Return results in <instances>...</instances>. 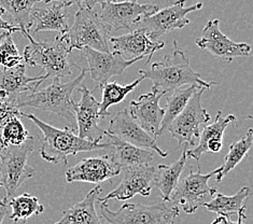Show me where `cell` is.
<instances>
[{"label": "cell", "mask_w": 253, "mask_h": 224, "mask_svg": "<svg viewBox=\"0 0 253 224\" xmlns=\"http://www.w3.org/2000/svg\"><path fill=\"white\" fill-rule=\"evenodd\" d=\"M143 79L152 81V90L156 93L170 94L182 89L184 86H193L198 89H210L216 82H207L198 72L190 66L188 54L180 50L177 41L173 42V49L163 57L161 62L153 63L148 70H139Z\"/></svg>", "instance_id": "obj_1"}, {"label": "cell", "mask_w": 253, "mask_h": 224, "mask_svg": "<svg viewBox=\"0 0 253 224\" xmlns=\"http://www.w3.org/2000/svg\"><path fill=\"white\" fill-rule=\"evenodd\" d=\"M86 75L87 69L81 68L80 75L68 82H62L59 78H53L52 83L45 89L21 95L15 102V107L19 110L22 108H34L55 113L66 121L71 131L76 132L77 104L72 99V93L86 78Z\"/></svg>", "instance_id": "obj_2"}, {"label": "cell", "mask_w": 253, "mask_h": 224, "mask_svg": "<svg viewBox=\"0 0 253 224\" xmlns=\"http://www.w3.org/2000/svg\"><path fill=\"white\" fill-rule=\"evenodd\" d=\"M20 116L31 120L41 131L40 155L44 161L53 163V164H59L62 162L64 164H67L69 155L108 149L109 147L108 142H94L82 139L70 129H56L41 121L34 114L20 112Z\"/></svg>", "instance_id": "obj_3"}, {"label": "cell", "mask_w": 253, "mask_h": 224, "mask_svg": "<svg viewBox=\"0 0 253 224\" xmlns=\"http://www.w3.org/2000/svg\"><path fill=\"white\" fill-rule=\"evenodd\" d=\"M24 37L31 42L24 49V62L33 67L42 68L47 78L69 77L74 72L72 68L81 69L71 62V50L63 35H58L52 41H36L29 33Z\"/></svg>", "instance_id": "obj_4"}, {"label": "cell", "mask_w": 253, "mask_h": 224, "mask_svg": "<svg viewBox=\"0 0 253 224\" xmlns=\"http://www.w3.org/2000/svg\"><path fill=\"white\" fill-rule=\"evenodd\" d=\"M110 32L102 23L95 9L81 7L75 14L74 22L63 37L69 49L81 50L89 47L96 51L109 53Z\"/></svg>", "instance_id": "obj_5"}, {"label": "cell", "mask_w": 253, "mask_h": 224, "mask_svg": "<svg viewBox=\"0 0 253 224\" xmlns=\"http://www.w3.org/2000/svg\"><path fill=\"white\" fill-rule=\"evenodd\" d=\"M100 214L109 224H174L180 210L164 201L153 205L127 203L116 211L109 209L108 203H100Z\"/></svg>", "instance_id": "obj_6"}, {"label": "cell", "mask_w": 253, "mask_h": 224, "mask_svg": "<svg viewBox=\"0 0 253 224\" xmlns=\"http://www.w3.org/2000/svg\"><path fill=\"white\" fill-rule=\"evenodd\" d=\"M35 146L34 137L29 136L21 146L5 147L0 155V186L5 190L4 198L15 196L19 187L36 174L35 168L28 164V157Z\"/></svg>", "instance_id": "obj_7"}, {"label": "cell", "mask_w": 253, "mask_h": 224, "mask_svg": "<svg viewBox=\"0 0 253 224\" xmlns=\"http://www.w3.org/2000/svg\"><path fill=\"white\" fill-rule=\"evenodd\" d=\"M206 89H201L192 96L183 111L172 121L167 131L178 141V146L195 148L200 140L201 127L208 124L211 117L202 106V95Z\"/></svg>", "instance_id": "obj_8"}, {"label": "cell", "mask_w": 253, "mask_h": 224, "mask_svg": "<svg viewBox=\"0 0 253 224\" xmlns=\"http://www.w3.org/2000/svg\"><path fill=\"white\" fill-rule=\"evenodd\" d=\"M221 167L214 169L209 174H202L201 166L198 165V172L194 173L190 168L189 175L179 180L177 186L172 191L169 202L176 206L182 207L185 214L192 215L203 206L207 197L212 198L216 191L215 187L209 186L208 181L212 176L219 174Z\"/></svg>", "instance_id": "obj_9"}, {"label": "cell", "mask_w": 253, "mask_h": 224, "mask_svg": "<svg viewBox=\"0 0 253 224\" xmlns=\"http://www.w3.org/2000/svg\"><path fill=\"white\" fill-rule=\"evenodd\" d=\"M185 0H176L169 7L158 10L154 14L149 15L135 24L137 28L143 29L152 41H159V38L176 29H181L190 24L186 17L189 13L203 8V3L198 2L191 7H184Z\"/></svg>", "instance_id": "obj_10"}, {"label": "cell", "mask_w": 253, "mask_h": 224, "mask_svg": "<svg viewBox=\"0 0 253 224\" xmlns=\"http://www.w3.org/2000/svg\"><path fill=\"white\" fill-rule=\"evenodd\" d=\"M158 10L159 8L154 4H140L137 0H132L118 3H100V11H97V14L112 34L122 29H131V26L142 17L152 15Z\"/></svg>", "instance_id": "obj_11"}, {"label": "cell", "mask_w": 253, "mask_h": 224, "mask_svg": "<svg viewBox=\"0 0 253 224\" xmlns=\"http://www.w3.org/2000/svg\"><path fill=\"white\" fill-rule=\"evenodd\" d=\"M218 19L208 21L205 25L202 36L196 39V45L202 50L208 51L212 56L231 63L236 57L250 55L251 46L245 42H235L220 30Z\"/></svg>", "instance_id": "obj_12"}, {"label": "cell", "mask_w": 253, "mask_h": 224, "mask_svg": "<svg viewBox=\"0 0 253 224\" xmlns=\"http://www.w3.org/2000/svg\"><path fill=\"white\" fill-rule=\"evenodd\" d=\"M124 177L116 189L104 198H97L99 203H108L110 199L125 201L139 194L147 197L151 194L154 185L156 167L153 165H138L122 168Z\"/></svg>", "instance_id": "obj_13"}, {"label": "cell", "mask_w": 253, "mask_h": 224, "mask_svg": "<svg viewBox=\"0 0 253 224\" xmlns=\"http://www.w3.org/2000/svg\"><path fill=\"white\" fill-rule=\"evenodd\" d=\"M81 55L86 59L88 64L87 72H89L91 79L96 83V90L101 88L108 83V80L113 76H121L129 66L139 62V58L125 60L117 53H105L96 51L89 47H83Z\"/></svg>", "instance_id": "obj_14"}, {"label": "cell", "mask_w": 253, "mask_h": 224, "mask_svg": "<svg viewBox=\"0 0 253 224\" xmlns=\"http://www.w3.org/2000/svg\"><path fill=\"white\" fill-rule=\"evenodd\" d=\"M106 132L108 134L119 138L120 140L132 144V146L151 150L153 152L159 153L162 157L168 156V152L163 151L154 139L131 119L127 109L119 111L112 118Z\"/></svg>", "instance_id": "obj_15"}, {"label": "cell", "mask_w": 253, "mask_h": 224, "mask_svg": "<svg viewBox=\"0 0 253 224\" xmlns=\"http://www.w3.org/2000/svg\"><path fill=\"white\" fill-rule=\"evenodd\" d=\"M163 96L164 94L151 90L130 101L129 105L128 113L131 119L154 140L161 136V124L165 113V109L160 107Z\"/></svg>", "instance_id": "obj_16"}, {"label": "cell", "mask_w": 253, "mask_h": 224, "mask_svg": "<svg viewBox=\"0 0 253 224\" xmlns=\"http://www.w3.org/2000/svg\"><path fill=\"white\" fill-rule=\"evenodd\" d=\"M114 53L119 54L125 60L143 59L147 57L146 64H149L153 54L165 46L164 41H152L143 29L137 28L129 34L109 38Z\"/></svg>", "instance_id": "obj_17"}, {"label": "cell", "mask_w": 253, "mask_h": 224, "mask_svg": "<svg viewBox=\"0 0 253 224\" xmlns=\"http://www.w3.org/2000/svg\"><path fill=\"white\" fill-rule=\"evenodd\" d=\"M122 168L112 163L107 155L99 157H88L77 163L67 169L65 174L66 181L72 182L100 183L106 180L117 177Z\"/></svg>", "instance_id": "obj_18"}, {"label": "cell", "mask_w": 253, "mask_h": 224, "mask_svg": "<svg viewBox=\"0 0 253 224\" xmlns=\"http://www.w3.org/2000/svg\"><path fill=\"white\" fill-rule=\"evenodd\" d=\"M81 99L76 108V122L78 136L85 140L100 142L105 137L106 131L98 126L102 119L99 113V102L95 99L86 87H80Z\"/></svg>", "instance_id": "obj_19"}, {"label": "cell", "mask_w": 253, "mask_h": 224, "mask_svg": "<svg viewBox=\"0 0 253 224\" xmlns=\"http://www.w3.org/2000/svg\"><path fill=\"white\" fill-rule=\"evenodd\" d=\"M25 71L24 63L11 69H0V101L15 106L21 95L38 90L41 83L49 79L45 75L28 77Z\"/></svg>", "instance_id": "obj_20"}, {"label": "cell", "mask_w": 253, "mask_h": 224, "mask_svg": "<svg viewBox=\"0 0 253 224\" xmlns=\"http://www.w3.org/2000/svg\"><path fill=\"white\" fill-rule=\"evenodd\" d=\"M105 137L108 139L109 143V153L107 156L109 160L120 166L121 168L128 166L138 165H149L153 161L154 152L151 150L138 148L127 142L120 140L119 138L114 137L106 132Z\"/></svg>", "instance_id": "obj_21"}, {"label": "cell", "mask_w": 253, "mask_h": 224, "mask_svg": "<svg viewBox=\"0 0 253 224\" xmlns=\"http://www.w3.org/2000/svg\"><path fill=\"white\" fill-rule=\"evenodd\" d=\"M34 34L56 32L65 35L68 32V7L59 2H51L46 8H34L32 11Z\"/></svg>", "instance_id": "obj_22"}, {"label": "cell", "mask_w": 253, "mask_h": 224, "mask_svg": "<svg viewBox=\"0 0 253 224\" xmlns=\"http://www.w3.org/2000/svg\"><path fill=\"white\" fill-rule=\"evenodd\" d=\"M101 192L100 186H95L81 202L62 211V219L54 224H102L95 207Z\"/></svg>", "instance_id": "obj_23"}, {"label": "cell", "mask_w": 253, "mask_h": 224, "mask_svg": "<svg viewBox=\"0 0 253 224\" xmlns=\"http://www.w3.org/2000/svg\"><path fill=\"white\" fill-rule=\"evenodd\" d=\"M188 149V147L184 146L180 159L172 164H161L156 167L154 185L159 189L158 191L164 202H169L171 193L179 182L180 176L183 172L186 159H188V155H186Z\"/></svg>", "instance_id": "obj_24"}, {"label": "cell", "mask_w": 253, "mask_h": 224, "mask_svg": "<svg viewBox=\"0 0 253 224\" xmlns=\"http://www.w3.org/2000/svg\"><path fill=\"white\" fill-rule=\"evenodd\" d=\"M236 121V117L230 114L227 117H222V112L218 111L215 119L211 122L205 125L201 132L200 140L195 148L188 150L186 155L197 162L200 161L204 153H207V144L212 141H222L223 134H224L227 126Z\"/></svg>", "instance_id": "obj_25"}, {"label": "cell", "mask_w": 253, "mask_h": 224, "mask_svg": "<svg viewBox=\"0 0 253 224\" xmlns=\"http://www.w3.org/2000/svg\"><path fill=\"white\" fill-rule=\"evenodd\" d=\"M250 195L251 190L249 186H243L236 194L232 196L223 195L216 192L212 199L206 202L203 206L210 213H214L218 216H238L242 211H246V203Z\"/></svg>", "instance_id": "obj_26"}, {"label": "cell", "mask_w": 253, "mask_h": 224, "mask_svg": "<svg viewBox=\"0 0 253 224\" xmlns=\"http://www.w3.org/2000/svg\"><path fill=\"white\" fill-rule=\"evenodd\" d=\"M42 0H0V10L9 16V23L20 29L24 36L33 27L32 11L34 5Z\"/></svg>", "instance_id": "obj_27"}, {"label": "cell", "mask_w": 253, "mask_h": 224, "mask_svg": "<svg viewBox=\"0 0 253 224\" xmlns=\"http://www.w3.org/2000/svg\"><path fill=\"white\" fill-rule=\"evenodd\" d=\"M143 80L144 79L142 77L138 78L135 81H132L129 84H126V86H121L118 82L106 83L100 90L102 98L99 102V113L101 118L104 119L109 117L110 112L108 111L109 107L122 102L126 98V96L132 92Z\"/></svg>", "instance_id": "obj_28"}, {"label": "cell", "mask_w": 253, "mask_h": 224, "mask_svg": "<svg viewBox=\"0 0 253 224\" xmlns=\"http://www.w3.org/2000/svg\"><path fill=\"white\" fill-rule=\"evenodd\" d=\"M198 90L201 89L191 86L188 88L179 89L177 90H174V92L168 94L166 99V107L164 108V118H163L161 124V135L167 131L168 127L172 123V121L183 111V109L188 105V102L192 96L194 95Z\"/></svg>", "instance_id": "obj_29"}, {"label": "cell", "mask_w": 253, "mask_h": 224, "mask_svg": "<svg viewBox=\"0 0 253 224\" xmlns=\"http://www.w3.org/2000/svg\"><path fill=\"white\" fill-rule=\"evenodd\" d=\"M7 206L12 209V213L9 218L14 222L23 220L24 223H25V221L29 219V218L39 216L44 211L43 205L40 203L39 198L29 194V193H23V194L19 196H13L8 199Z\"/></svg>", "instance_id": "obj_30"}, {"label": "cell", "mask_w": 253, "mask_h": 224, "mask_svg": "<svg viewBox=\"0 0 253 224\" xmlns=\"http://www.w3.org/2000/svg\"><path fill=\"white\" fill-rule=\"evenodd\" d=\"M252 142H253V130L249 129L247 134L240 138L239 140L233 142L230 149H228V152L225 156V161L223 166H221V172L216 174V182H221L223 178L230 173L231 171L236 167L240 162L244 160V157L249 152V150L252 148Z\"/></svg>", "instance_id": "obj_31"}, {"label": "cell", "mask_w": 253, "mask_h": 224, "mask_svg": "<svg viewBox=\"0 0 253 224\" xmlns=\"http://www.w3.org/2000/svg\"><path fill=\"white\" fill-rule=\"evenodd\" d=\"M28 138L29 134L20 120V117L11 119L0 131V142L4 148L21 146Z\"/></svg>", "instance_id": "obj_32"}, {"label": "cell", "mask_w": 253, "mask_h": 224, "mask_svg": "<svg viewBox=\"0 0 253 224\" xmlns=\"http://www.w3.org/2000/svg\"><path fill=\"white\" fill-rule=\"evenodd\" d=\"M23 56L12 39V34H9L0 42V69H11L23 64Z\"/></svg>", "instance_id": "obj_33"}, {"label": "cell", "mask_w": 253, "mask_h": 224, "mask_svg": "<svg viewBox=\"0 0 253 224\" xmlns=\"http://www.w3.org/2000/svg\"><path fill=\"white\" fill-rule=\"evenodd\" d=\"M20 110L14 105L8 104V102L0 101V131L7 124L11 119L20 116Z\"/></svg>", "instance_id": "obj_34"}, {"label": "cell", "mask_w": 253, "mask_h": 224, "mask_svg": "<svg viewBox=\"0 0 253 224\" xmlns=\"http://www.w3.org/2000/svg\"><path fill=\"white\" fill-rule=\"evenodd\" d=\"M238 220L237 221H232L230 217L225 216H218L216 219L211 224H245L244 220L246 219V211H242V213L238 214Z\"/></svg>", "instance_id": "obj_35"}, {"label": "cell", "mask_w": 253, "mask_h": 224, "mask_svg": "<svg viewBox=\"0 0 253 224\" xmlns=\"http://www.w3.org/2000/svg\"><path fill=\"white\" fill-rule=\"evenodd\" d=\"M3 12L2 10H0V32H8V33H20V29L14 27L12 24H10L8 21L3 20Z\"/></svg>", "instance_id": "obj_36"}, {"label": "cell", "mask_w": 253, "mask_h": 224, "mask_svg": "<svg viewBox=\"0 0 253 224\" xmlns=\"http://www.w3.org/2000/svg\"><path fill=\"white\" fill-rule=\"evenodd\" d=\"M42 1H44L45 3L59 2V3H63L65 5H67L68 8L72 4H77L78 7L81 8V7H86L87 0H42Z\"/></svg>", "instance_id": "obj_37"}, {"label": "cell", "mask_w": 253, "mask_h": 224, "mask_svg": "<svg viewBox=\"0 0 253 224\" xmlns=\"http://www.w3.org/2000/svg\"><path fill=\"white\" fill-rule=\"evenodd\" d=\"M125 1H132V0H87L86 7L89 9H94L96 4L100 3H118V2H125Z\"/></svg>", "instance_id": "obj_38"}, {"label": "cell", "mask_w": 253, "mask_h": 224, "mask_svg": "<svg viewBox=\"0 0 253 224\" xmlns=\"http://www.w3.org/2000/svg\"><path fill=\"white\" fill-rule=\"evenodd\" d=\"M7 211H8L7 201H5L4 198L0 199V224H2L4 217H5V215H7Z\"/></svg>", "instance_id": "obj_39"}, {"label": "cell", "mask_w": 253, "mask_h": 224, "mask_svg": "<svg viewBox=\"0 0 253 224\" xmlns=\"http://www.w3.org/2000/svg\"><path fill=\"white\" fill-rule=\"evenodd\" d=\"M9 34H11V33H8V32H0V42H1L5 37H7V36H8Z\"/></svg>", "instance_id": "obj_40"}, {"label": "cell", "mask_w": 253, "mask_h": 224, "mask_svg": "<svg viewBox=\"0 0 253 224\" xmlns=\"http://www.w3.org/2000/svg\"><path fill=\"white\" fill-rule=\"evenodd\" d=\"M3 146H2V143L1 142H0V155H1V152H2V150H3Z\"/></svg>", "instance_id": "obj_41"}]
</instances>
